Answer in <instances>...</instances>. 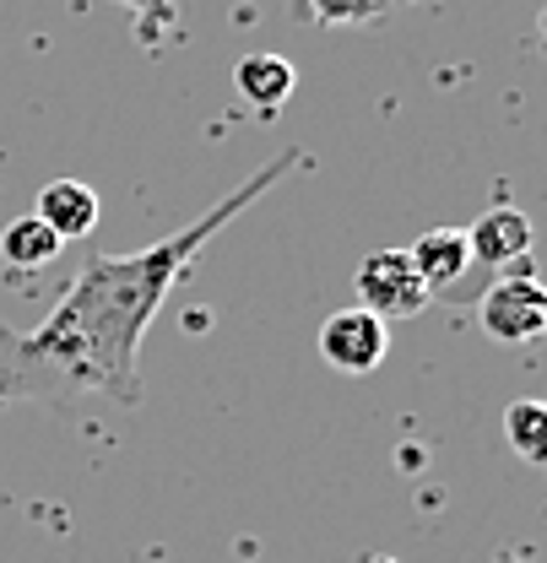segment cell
Masks as SVG:
<instances>
[{
    "label": "cell",
    "mask_w": 547,
    "mask_h": 563,
    "mask_svg": "<svg viewBox=\"0 0 547 563\" xmlns=\"http://www.w3.org/2000/svg\"><path fill=\"white\" fill-rule=\"evenodd\" d=\"M120 5H131V11H136L146 33H157V27H174V0H120Z\"/></svg>",
    "instance_id": "7c38bea8"
},
{
    "label": "cell",
    "mask_w": 547,
    "mask_h": 563,
    "mask_svg": "<svg viewBox=\"0 0 547 563\" xmlns=\"http://www.w3.org/2000/svg\"><path fill=\"white\" fill-rule=\"evenodd\" d=\"M467 250H472V261L482 266H515V261H526V250H532V217L521 207H493L482 211L478 222L467 228Z\"/></svg>",
    "instance_id": "5b68a950"
},
{
    "label": "cell",
    "mask_w": 547,
    "mask_h": 563,
    "mask_svg": "<svg viewBox=\"0 0 547 563\" xmlns=\"http://www.w3.org/2000/svg\"><path fill=\"white\" fill-rule=\"evenodd\" d=\"M0 255H6L11 266L39 272V266H50V261L61 255V239H55V228H50L39 211H28V217H17V222L0 233Z\"/></svg>",
    "instance_id": "9c48e42d"
},
{
    "label": "cell",
    "mask_w": 547,
    "mask_h": 563,
    "mask_svg": "<svg viewBox=\"0 0 547 563\" xmlns=\"http://www.w3.org/2000/svg\"><path fill=\"white\" fill-rule=\"evenodd\" d=\"M293 163H298V152L287 146L282 157L261 163L228 201L201 211V222L179 228L163 244H146L136 255H98V261H87L76 272V282L61 292V303L50 309V320L0 352V390H11V396L98 390V396H114V401H136L141 336L157 320L168 287L201 255L206 239L228 217H239L250 201H261Z\"/></svg>",
    "instance_id": "6da1fadb"
},
{
    "label": "cell",
    "mask_w": 547,
    "mask_h": 563,
    "mask_svg": "<svg viewBox=\"0 0 547 563\" xmlns=\"http://www.w3.org/2000/svg\"><path fill=\"white\" fill-rule=\"evenodd\" d=\"M309 5H315V16H320V22L347 27V22H374L385 0H309Z\"/></svg>",
    "instance_id": "8fae6325"
},
{
    "label": "cell",
    "mask_w": 547,
    "mask_h": 563,
    "mask_svg": "<svg viewBox=\"0 0 547 563\" xmlns=\"http://www.w3.org/2000/svg\"><path fill=\"white\" fill-rule=\"evenodd\" d=\"M504 433H510V444H515L526 461H543L547 455V407L543 401H515V407L504 412Z\"/></svg>",
    "instance_id": "30bf717a"
},
{
    "label": "cell",
    "mask_w": 547,
    "mask_h": 563,
    "mask_svg": "<svg viewBox=\"0 0 547 563\" xmlns=\"http://www.w3.org/2000/svg\"><path fill=\"white\" fill-rule=\"evenodd\" d=\"M407 255H412V272L423 277L428 292L461 282L467 266H472V250H467V233H461V228H434V233H423Z\"/></svg>",
    "instance_id": "52a82bcc"
},
{
    "label": "cell",
    "mask_w": 547,
    "mask_h": 563,
    "mask_svg": "<svg viewBox=\"0 0 547 563\" xmlns=\"http://www.w3.org/2000/svg\"><path fill=\"white\" fill-rule=\"evenodd\" d=\"M33 211L55 228L61 244H66V239H87V233L98 228V190L81 185V179H55V185H44V196H39Z\"/></svg>",
    "instance_id": "8992f818"
},
{
    "label": "cell",
    "mask_w": 547,
    "mask_h": 563,
    "mask_svg": "<svg viewBox=\"0 0 547 563\" xmlns=\"http://www.w3.org/2000/svg\"><path fill=\"white\" fill-rule=\"evenodd\" d=\"M482 331L504 347H521V342H537L547 331V292L543 282L526 272V261H515L510 277H499L478 303Z\"/></svg>",
    "instance_id": "7a4b0ae2"
},
{
    "label": "cell",
    "mask_w": 547,
    "mask_h": 563,
    "mask_svg": "<svg viewBox=\"0 0 547 563\" xmlns=\"http://www.w3.org/2000/svg\"><path fill=\"white\" fill-rule=\"evenodd\" d=\"M352 287H358V309H369L374 320H412V314L428 309V287L412 272L407 250H374V255H363Z\"/></svg>",
    "instance_id": "3957f363"
},
{
    "label": "cell",
    "mask_w": 547,
    "mask_h": 563,
    "mask_svg": "<svg viewBox=\"0 0 547 563\" xmlns=\"http://www.w3.org/2000/svg\"><path fill=\"white\" fill-rule=\"evenodd\" d=\"M369 563H396V559H385V553H380V559H369Z\"/></svg>",
    "instance_id": "4fadbf2b"
},
{
    "label": "cell",
    "mask_w": 547,
    "mask_h": 563,
    "mask_svg": "<svg viewBox=\"0 0 547 563\" xmlns=\"http://www.w3.org/2000/svg\"><path fill=\"white\" fill-rule=\"evenodd\" d=\"M385 352H391V331H385V320H374L369 309H342V314H331V320L320 325V357H326L331 368H342V374L380 368Z\"/></svg>",
    "instance_id": "277c9868"
},
{
    "label": "cell",
    "mask_w": 547,
    "mask_h": 563,
    "mask_svg": "<svg viewBox=\"0 0 547 563\" xmlns=\"http://www.w3.org/2000/svg\"><path fill=\"white\" fill-rule=\"evenodd\" d=\"M233 87H239V98L244 103H255L261 114H272L282 109L287 98H293V87H298V70L287 66L282 55H244L239 66H233Z\"/></svg>",
    "instance_id": "ba28073f"
}]
</instances>
